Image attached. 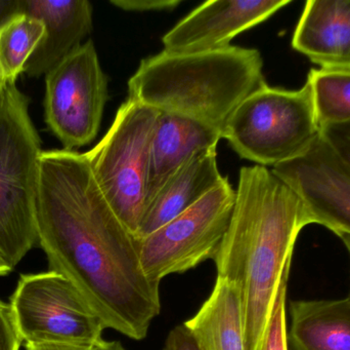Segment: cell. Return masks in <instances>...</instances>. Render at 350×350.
<instances>
[{
  "mask_svg": "<svg viewBox=\"0 0 350 350\" xmlns=\"http://www.w3.org/2000/svg\"><path fill=\"white\" fill-rule=\"evenodd\" d=\"M236 189L228 179L193 207L145 238L137 240L142 268L156 285L215 258L230 225Z\"/></svg>",
  "mask_w": 350,
  "mask_h": 350,
  "instance_id": "cell-7",
  "label": "cell"
},
{
  "mask_svg": "<svg viewBox=\"0 0 350 350\" xmlns=\"http://www.w3.org/2000/svg\"><path fill=\"white\" fill-rule=\"evenodd\" d=\"M21 14V0H0V28Z\"/></svg>",
  "mask_w": 350,
  "mask_h": 350,
  "instance_id": "cell-25",
  "label": "cell"
},
{
  "mask_svg": "<svg viewBox=\"0 0 350 350\" xmlns=\"http://www.w3.org/2000/svg\"><path fill=\"white\" fill-rule=\"evenodd\" d=\"M21 12L44 25V34L25 65L30 77L46 75L77 51L94 26V8L88 0H21Z\"/></svg>",
  "mask_w": 350,
  "mask_h": 350,
  "instance_id": "cell-12",
  "label": "cell"
},
{
  "mask_svg": "<svg viewBox=\"0 0 350 350\" xmlns=\"http://www.w3.org/2000/svg\"><path fill=\"white\" fill-rule=\"evenodd\" d=\"M292 47L321 68H350V0L306 2Z\"/></svg>",
  "mask_w": 350,
  "mask_h": 350,
  "instance_id": "cell-13",
  "label": "cell"
},
{
  "mask_svg": "<svg viewBox=\"0 0 350 350\" xmlns=\"http://www.w3.org/2000/svg\"><path fill=\"white\" fill-rule=\"evenodd\" d=\"M108 99V78L92 40L45 75V123L64 149L96 139Z\"/></svg>",
  "mask_w": 350,
  "mask_h": 350,
  "instance_id": "cell-9",
  "label": "cell"
},
{
  "mask_svg": "<svg viewBox=\"0 0 350 350\" xmlns=\"http://www.w3.org/2000/svg\"><path fill=\"white\" fill-rule=\"evenodd\" d=\"M38 164L37 236L51 271L77 288L107 329L143 340L161 298L142 268L135 236L103 195L85 153L42 151Z\"/></svg>",
  "mask_w": 350,
  "mask_h": 350,
  "instance_id": "cell-1",
  "label": "cell"
},
{
  "mask_svg": "<svg viewBox=\"0 0 350 350\" xmlns=\"http://www.w3.org/2000/svg\"><path fill=\"white\" fill-rule=\"evenodd\" d=\"M159 111L127 98L85 156L104 197L135 236L147 201L150 152Z\"/></svg>",
  "mask_w": 350,
  "mask_h": 350,
  "instance_id": "cell-6",
  "label": "cell"
},
{
  "mask_svg": "<svg viewBox=\"0 0 350 350\" xmlns=\"http://www.w3.org/2000/svg\"><path fill=\"white\" fill-rule=\"evenodd\" d=\"M320 135L308 82L299 90L265 82L234 109L222 129V139L241 158L265 168L299 158Z\"/></svg>",
  "mask_w": 350,
  "mask_h": 350,
  "instance_id": "cell-5",
  "label": "cell"
},
{
  "mask_svg": "<svg viewBox=\"0 0 350 350\" xmlns=\"http://www.w3.org/2000/svg\"><path fill=\"white\" fill-rule=\"evenodd\" d=\"M310 225L301 197L265 166H243L230 225L215 262L218 279L242 298L246 350H261L296 240Z\"/></svg>",
  "mask_w": 350,
  "mask_h": 350,
  "instance_id": "cell-2",
  "label": "cell"
},
{
  "mask_svg": "<svg viewBox=\"0 0 350 350\" xmlns=\"http://www.w3.org/2000/svg\"><path fill=\"white\" fill-rule=\"evenodd\" d=\"M5 84L1 74H0V105H1L2 100H3L4 90H5Z\"/></svg>",
  "mask_w": 350,
  "mask_h": 350,
  "instance_id": "cell-30",
  "label": "cell"
},
{
  "mask_svg": "<svg viewBox=\"0 0 350 350\" xmlns=\"http://www.w3.org/2000/svg\"><path fill=\"white\" fill-rule=\"evenodd\" d=\"M22 342L10 304L0 300V350H20Z\"/></svg>",
  "mask_w": 350,
  "mask_h": 350,
  "instance_id": "cell-22",
  "label": "cell"
},
{
  "mask_svg": "<svg viewBox=\"0 0 350 350\" xmlns=\"http://www.w3.org/2000/svg\"><path fill=\"white\" fill-rule=\"evenodd\" d=\"M162 350H201L185 325H179L170 331Z\"/></svg>",
  "mask_w": 350,
  "mask_h": 350,
  "instance_id": "cell-24",
  "label": "cell"
},
{
  "mask_svg": "<svg viewBox=\"0 0 350 350\" xmlns=\"http://www.w3.org/2000/svg\"><path fill=\"white\" fill-rule=\"evenodd\" d=\"M27 350H94V347L82 345H55V343H42V345H26Z\"/></svg>",
  "mask_w": 350,
  "mask_h": 350,
  "instance_id": "cell-26",
  "label": "cell"
},
{
  "mask_svg": "<svg viewBox=\"0 0 350 350\" xmlns=\"http://www.w3.org/2000/svg\"><path fill=\"white\" fill-rule=\"evenodd\" d=\"M321 138L350 174V123L321 127Z\"/></svg>",
  "mask_w": 350,
  "mask_h": 350,
  "instance_id": "cell-21",
  "label": "cell"
},
{
  "mask_svg": "<svg viewBox=\"0 0 350 350\" xmlns=\"http://www.w3.org/2000/svg\"><path fill=\"white\" fill-rule=\"evenodd\" d=\"M220 132L178 115L159 113L150 152L147 203L196 154L217 148ZM146 208V207H145Z\"/></svg>",
  "mask_w": 350,
  "mask_h": 350,
  "instance_id": "cell-15",
  "label": "cell"
},
{
  "mask_svg": "<svg viewBox=\"0 0 350 350\" xmlns=\"http://www.w3.org/2000/svg\"><path fill=\"white\" fill-rule=\"evenodd\" d=\"M306 82L321 127L350 123V68L312 69Z\"/></svg>",
  "mask_w": 350,
  "mask_h": 350,
  "instance_id": "cell-19",
  "label": "cell"
},
{
  "mask_svg": "<svg viewBox=\"0 0 350 350\" xmlns=\"http://www.w3.org/2000/svg\"><path fill=\"white\" fill-rule=\"evenodd\" d=\"M183 325L201 350H246L242 298L226 279L216 277L208 299Z\"/></svg>",
  "mask_w": 350,
  "mask_h": 350,
  "instance_id": "cell-17",
  "label": "cell"
},
{
  "mask_svg": "<svg viewBox=\"0 0 350 350\" xmlns=\"http://www.w3.org/2000/svg\"><path fill=\"white\" fill-rule=\"evenodd\" d=\"M180 0H111V4L125 12H170L174 10Z\"/></svg>",
  "mask_w": 350,
  "mask_h": 350,
  "instance_id": "cell-23",
  "label": "cell"
},
{
  "mask_svg": "<svg viewBox=\"0 0 350 350\" xmlns=\"http://www.w3.org/2000/svg\"><path fill=\"white\" fill-rule=\"evenodd\" d=\"M224 178L218 168L216 148L196 154L147 203L135 238H145L165 225L213 190Z\"/></svg>",
  "mask_w": 350,
  "mask_h": 350,
  "instance_id": "cell-14",
  "label": "cell"
},
{
  "mask_svg": "<svg viewBox=\"0 0 350 350\" xmlns=\"http://www.w3.org/2000/svg\"><path fill=\"white\" fill-rule=\"evenodd\" d=\"M12 271V267L10 266L8 262H6L5 259L2 256L1 253H0V277H4V275H8L10 271Z\"/></svg>",
  "mask_w": 350,
  "mask_h": 350,
  "instance_id": "cell-28",
  "label": "cell"
},
{
  "mask_svg": "<svg viewBox=\"0 0 350 350\" xmlns=\"http://www.w3.org/2000/svg\"><path fill=\"white\" fill-rule=\"evenodd\" d=\"M340 240H342L343 244H345V248H347V252H349V258H350V234H338ZM349 297L350 298V292Z\"/></svg>",
  "mask_w": 350,
  "mask_h": 350,
  "instance_id": "cell-29",
  "label": "cell"
},
{
  "mask_svg": "<svg viewBox=\"0 0 350 350\" xmlns=\"http://www.w3.org/2000/svg\"><path fill=\"white\" fill-rule=\"evenodd\" d=\"M289 0H214L202 3L163 37L164 51L189 53L230 47V42L290 3Z\"/></svg>",
  "mask_w": 350,
  "mask_h": 350,
  "instance_id": "cell-11",
  "label": "cell"
},
{
  "mask_svg": "<svg viewBox=\"0 0 350 350\" xmlns=\"http://www.w3.org/2000/svg\"><path fill=\"white\" fill-rule=\"evenodd\" d=\"M256 49L230 47L200 53L162 51L142 60L129 80V98L220 132L234 109L265 80Z\"/></svg>",
  "mask_w": 350,
  "mask_h": 350,
  "instance_id": "cell-3",
  "label": "cell"
},
{
  "mask_svg": "<svg viewBox=\"0 0 350 350\" xmlns=\"http://www.w3.org/2000/svg\"><path fill=\"white\" fill-rule=\"evenodd\" d=\"M10 306L26 345L94 347L107 329L77 288L55 271L23 275Z\"/></svg>",
  "mask_w": 350,
  "mask_h": 350,
  "instance_id": "cell-8",
  "label": "cell"
},
{
  "mask_svg": "<svg viewBox=\"0 0 350 350\" xmlns=\"http://www.w3.org/2000/svg\"><path fill=\"white\" fill-rule=\"evenodd\" d=\"M41 141L29 100L6 82L0 105V253L12 269L38 244L35 203Z\"/></svg>",
  "mask_w": 350,
  "mask_h": 350,
  "instance_id": "cell-4",
  "label": "cell"
},
{
  "mask_svg": "<svg viewBox=\"0 0 350 350\" xmlns=\"http://www.w3.org/2000/svg\"><path fill=\"white\" fill-rule=\"evenodd\" d=\"M271 171L301 197L310 224L350 234V174L321 135L306 153Z\"/></svg>",
  "mask_w": 350,
  "mask_h": 350,
  "instance_id": "cell-10",
  "label": "cell"
},
{
  "mask_svg": "<svg viewBox=\"0 0 350 350\" xmlns=\"http://www.w3.org/2000/svg\"><path fill=\"white\" fill-rule=\"evenodd\" d=\"M44 34L39 18L16 14L0 28V74L5 82H16Z\"/></svg>",
  "mask_w": 350,
  "mask_h": 350,
  "instance_id": "cell-18",
  "label": "cell"
},
{
  "mask_svg": "<svg viewBox=\"0 0 350 350\" xmlns=\"http://www.w3.org/2000/svg\"><path fill=\"white\" fill-rule=\"evenodd\" d=\"M94 350H127L118 341H106L103 339L94 347Z\"/></svg>",
  "mask_w": 350,
  "mask_h": 350,
  "instance_id": "cell-27",
  "label": "cell"
},
{
  "mask_svg": "<svg viewBox=\"0 0 350 350\" xmlns=\"http://www.w3.org/2000/svg\"><path fill=\"white\" fill-rule=\"evenodd\" d=\"M292 350H350V298L290 304Z\"/></svg>",
  "mask_w": 350,
  "mask_h": 350,
  "instance_id": "cell-16",
  "label": "cell"
},
{
  "mask_svg": "<svg viewBox=\"0 0 350 350\" xmlns=\"http://www.w3.org/2000/svg\"><path fill=\"white\" fill-rule=\"evenodd\" d=\"M289 275L282 282L271 318L263 337L261 350H289L288 345L287 318H286V300Z\"/></svg>",
  "mask_w": 350,
  "mask_h": 350,
  "instance_id": "cell-20",
  "label": "cell"
}]
</instances>
